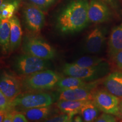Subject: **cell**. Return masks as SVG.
<instances>
[{"mask_svg":"<svg viewBox=\"0 0 122 122\" xmlns=\"http://www.w3.org/2000/svg\"><path fill=\"white\" fill-rule=\"evenodd\" d=\"M52 103L51 96L46 93L25 94L18 96L12 101L13 107H19L23 110L50 106Z\"/></svg>","mask_w":122,"mask_h":122,"instance_id":"obj_4","label":"cell"},{"mask_svg":"<svg viewBox=\"0 0 122 122\" xmlns=\"http://www.w3.org/2000/svg\"><path fill=\"white\" fill-rule=\"evenodd\" d=\"M13 108L12 101L8 98L0 91V110L6 112H11Z\"/></svg>","mask_w":122,"mask_h":122,"instance_id":"obj_25","label":"cell"},{"mask_svg":"<svg viewBox=\"0 0 122 122\" xmlns=\"http://www.w3.org/2000/svg\"><path fill=\"white\" fill-rule=\"evenodd\" d=\"M88 101H76L59 100L57 102L58 108L63 113L68 114L71 117L80 112L82 107L84 106Z\"/></svg>","mask_w":122,"mask_h":122,"instance_id":"obj_16","label":"cell"},{"mask_svg":"<svg viewBox=\"0 0 122 122\" xmlns=\"http://www.w3.org/2000/svg\"><path fill=\"white\" fill-rule=\"evenodd\" d=\"M10 19H1L0 22V44L4 54L10 51Z\"/></svg>","mask_w":122,"mask_h":122,"instance_id":"obj_19","label":"cell"},{"mask_svg":"<svg viewBox=\"0 0 122 122\" xmlns=\"http://www.w3.org/2000/svg\"><path fill=\"white\" fill-rule=\"evenodd\" d=\"M109 52L111 57L122 50V23L111 30L109 41Z\"/></svg>","mask_w":122,"mask_h":122,"instance_id":"obj_15","label":"cell"},{"mask_svg":"<svg viewBox=\"0 0 122 122\" xmlns=\"http://www.w3.org/2000/svg\"><path fill=\"white\" fill-rule=\"evenodd\" d=\"M0 18L1 19H10L14 16L19 6L18 0H13L11 2H3L1 3Z\"/></svg>","mask_w":122,"mask_h":122,"instance_id":"obj_21","label":"cell"},{"mask_svg":"<svg viewBox=\"0 0 122 122\" xmlns=\"http://www.w3.org/2000/svg\"><path fill=\"white\" fill-rule=\"evenodd\" d=\"M13 122H30L22 112L13 111Z\"/></svg>","mask_w":122,"mask_h":122,"instance_id":"obj_27","label":"cell"},{"mask_svg":"<svg viewBox=\"0 0 122 122\" xmlns=\"http://www.w3.org/2000/svg\"><path fill=\"white\" fill-rule=\"evenodd\" d=\"M24 51L27 54L47 61L53 58L55 50L43 40L35 37H27L24 40Z\"/></svg>","mask_w":122,"mask_h":122,"instance_id":"obj_3","label":"cell"},{"mask_svg":"<svg viewBox=\"0 0 122 122\" xmlns=\"http://www.w3.org/2000/svg\"><path fill=\"white\" fill-rule=\"evenodd\" d=\"M118 116L120 119H121V120H122V101L121 103H120L119 111V114Z\"/></svg>","mask_w":122,"mask_h":122,"instance_id":"obj_33","label":"cell"},{"mask_svg":"<svg viewBox=\"0 0 122 122\" xmlns=\"http://www.w3.org/2000/svg\"><path fill=\"white\" fill-rule=\"evenodd\" d=\"M94 122H116V119L111 114L103 113L99 116Z\"/></svg>","mask_w":122,"mask_h":122,"instance_id":"obj_26","label":"cell"},{"mask_svg":"<svg viewBox=\"0 0 122 122\" xmlns=\"http://www.w3.org/2000/svg\"><path fill=\"white\" fill-rule=\"evenodd\" d=\"M47 63L45 60L29 54L21 55L15 61V70L20 74L30 75L45 70Z\"/></svg>","mask_w":122,"mask_h":122,"instance_id":"obj_5","label":"cell"},{"mask_svg":"<svg viewBox=\"0 0 122 122\" xmlns=\"http://www.w3.org/2000/svg\"><path fill=\"white\" fill-rule=\"evenodd\" d=\"M88 0H71L63 9L57 19V27L63 33L80 31L89 22Z\"/></svg>","mask_w":122,"mask_h":122,"instance_id":"obj_1","label":"cell"},{"mask_svg":"<svg viewBox=\"0 0 122 122\" xmlns=\"http://www.w3.org/2000/svg\"><path fill=\"white\" fill-rule=\"evenodd\" d=\"M100 111L93 100H89L82 107L80 114L85 122H94Z\"/></svg>","mask_w":122,"mask_h":122,"instance_id":"obj_20","label":"cell"},{"mask_svg":"<svg viewBox=\"0 0 122 122\" xmlns=\"http://www.w3.org/2000/svg\"><path fill=\"white\" fill-rule=\"evenodd\" d=\"M93 100L103 112L118 116L119 111V99L107 90L100 89L94 92Z\"/></svg>","mask_w":122,"mask_h":122,"instance_id":"obj_6","label":"cell"},{"mask_svg":"<svg viewBox=\"0 0 122 122\" xmlns=\"http://www.w3.org/2000/svg\"><path fill=\"white\" fill-rule=\"evenodd\" d=\"M93 99V93L92 92L91 89L86 88L61 89L59 96V100L85 101Z\"/></svg>","mask_w":122,"mask_h":122,"instance_id":"obj_12","label":"cell"},{"mask_svg":"<svg viewBox=\"0 0 122 122\" xmlns=\"http://www.w3.org/2000/svg\"><path fill=\"white\" fill-rule=\"evenodd\" d=\"M115 10H119V4L118 0H101Z\"/></svg>","mask_w":122,"mask_h":122,"instance_id":"obj_29","label":"cell"},{"mask_svg":"<svg viewBox=\"0 0 122 122\" xmlns=\"http://www.w3.org/2000/svg\"><path fill=\"white\" fill-rule=\"evenodd\" d=\"M70 122H85L84 121L83 118L80 116H74L72 117Z\"/></svg>","mask_w":122,"mask_h":122,"instance_id":"obj_31","label":"cell"},{"mask_svg":"<svg viewBox=\"0 0 122 122\" xmlns=\"http://www.w3.org/2000/svg\"><path fill=\"white\" fill-rule=\"evenodd\" d=\"M106 32L102 28L96 27L89 33L85 39V48L90 53L100 52L106 40Z\"/></svg>","mask_w":122,"mask_h":122,"instance_id":"obj_11","label":"cell"},{"mask_svg":"<svg viewBox=\"0 0 122 122\" xmlns=\"http://www.w3.org/2000/svg\"><path fill=\"white\" fill-rule=\"evenodd\" d=\"M3 122H13V111L6 113L5 117Z\"/></svg>","mask_w":122,"mask_h":122,"instance_id":"obj_30","label":"cell"},{"mask_svg":"<svg viewBox=\"0 0 122 122\" xmlns=\"http://www.w3.org/2000/svg\"><path fill=\"white\" fill-rule=\"evenodd\" d=\"M105 65L95 67H84L75 63L66 64L63 67V72L67 76H73L84 80H93L102 76L106 70Z\"/></svg>","mask_w":122,"mask_h":122,"instance_id":"obj_7","label":"cell"},{"mask_svg":"<svg viewBox=\"0 0 122 122\" xmlns=\"http://www.w3.org/2000/svg\"><path fill=\"white\" fill-rule=\"evenodd\" d=\"M20 85L14 76L4 73L1 75L0 80V91L9 100L13 101L20 93Z\"/></svg>","mask_w":122,"mask_h":122,"instance_id":"obj_10","label":"cell"},{"mask_svg":"<svg viewBox=\"0 0 122 122\" xmlns=\"http://www.w3.org/2000/svg\"><path fill=\"white\" fill-rule=\"evenodd\" d=\"M112 58L116 66L119 69L122 70V50L114 55L112 57Z\"/></svg>","mask_w":122,"mask_h":122,"instance_id":"obj_28","label":"cell"},{"mask_svg":"<svg viewBox=\"0 0 122 122\" xmlns=\"http://www.w3.org/2000/svg\"><path fill=\"white\" fill-rule=\"evenodd\" d=\"M106 90L118 98H122V72L119 71L111 73L103 82Z\"/></svg>","mask_w":122,"mask_h":122,"instance_id":"obj_13","label":"cell"},{"mask_svg":"<svg viewBox=\"0 0 122 122\" xmlns=\"http://www.w3.org/2000/svg\"><path fill=\"white\" fill-rule=\"evenodd\" d=\"M72 117L63 113L48 117L41 122H70Z\"/></svg>","mask_w":122,"mask_h":122,"instance_id":"obj_23","label":"cell"},{"mask_svg":"<svg viewBox=\"0 0 122 122\" xmlns=\"http://www.w3.org/2000/svg\"><path fill=\"white\" fill-rule=\"evenodd\" d=\"M89 22L101 23L110 18L111 11L109 5L101 0H91L88 10Z\"/></svg>","mask_w":122,"mask_h":122,"instance_id":"obj_9","label":"cell"},{"mask_svg":"<svg viewBox=\"0 0 122 122\" xmlns=\"http://www.w3.org/2000/svg\"><path fill=\"white\" fill-rule=\"evenodd\" d=\"M57 85L61 90L77 88H86L92 89L93 88L94 84L88 83L83 79L68 76V77L59 79Z\"/></svg>","mask_w":122,"mask_h":122,"instance_id":"obj_17","label":"cell"},{"mask_svg":"<svg viewBox=\"0 0 122 122\" xmlns=\"http://www.w3.org/2000/svg\"><path fill=\"white\" fill-rule=\"evenodd\" d=\"M50 111V106H46L25 109L22 112L30 122H41L48 118Z\"/></svg>","mask_w":122,"mask_h":122,"instance_id":"obj_18","label":"cell"},{"mask_svg":"<svg viewBox=\"0 0 122 122\" xmlns=\"http://www.w3.org/2000/svg\"><path fill=\"white\" fill-rule=\"evenodd\" d=\"M23 15L25 25L30 31L39 32L43 28L45 17L41 9L32 4H27L23 9Z\"/></svg>","mask_w":122,"mask_h":122,"instance_id":"obj_8","label":"cell"},{"mask_svg":"<svg viewBox=\"0 0 122 122\" xmlns=\"http://www.w3.org/2000/svg\"><path fill=\"white\" fill-rule=\"evenodd\" d=\"M10 51L17 49L22 41L23 32L19 19L16 16H14L10 19Z\"/></svg>","mask_w":122,"mask_h":122,"instance_id":"obj_14","label":"cell"},{"mask_svg":"<svg viewBox=\"0 0 122 122\" xmlns=\"http://www.w3.org/2000/svg\"></svg>","mask_w":122,"mask_h":122,"instance_id":"obj_34","label":"cell"},{"mask_svg":"<svg viewBox=\"0 0 122 122\" xmlns=\"http://www.w3.org/2000/svg\"><path fill=\"white\" fill-rule=\"evenodd\" d=\"M59 77L54 71L44 70L29 75L24 84L27 87L35 90L51 89L57 84Z\"/></svg>","mask_w":122,"mask_h":122,"instance_id":"obj_2","label":"cell"},{"mask_svg":"<svg viewBox=\"0 0 122 122\" xmlns=\"http://www.w3.org/2000/svg\"><path fill=\"white\" fill-rule=\"evenodd\" d=\"M105 59L97 57L84 56L74 62L76 65L84 67H95L105 65Z\"/></svg>","mask_w":122,"mask_h":122,"instance_id":"obj_22","label":"cell"},{"mask_svg":"<svg viewBox=\"0 0 122 122\" xmlns=\"http://www.w3.org/2000/svg\"><path fill=\"white\" fill-rule=\"evenodd\" d=\"M57 1V0H28L30 4L36 6L42 10L48 9Z\"/></svg>","mask_w":122,"mask_h":122,"instance_id":"obj_24","label":"cell"},{"mask_svg":"<svg viewBox=\"0 0 122 122\" xmlns=\"http://www.w3.org/2000/svg\"><path fill=\"white\" fill-rule=\"evenodd\" d=\"M6 112L4 111L0 110V122H3L5 117V115Z\"/></svg>","mask_w":122,"mask_h":122,"instance_id":"obj_32","label":"cell"}]
</instances>
